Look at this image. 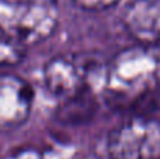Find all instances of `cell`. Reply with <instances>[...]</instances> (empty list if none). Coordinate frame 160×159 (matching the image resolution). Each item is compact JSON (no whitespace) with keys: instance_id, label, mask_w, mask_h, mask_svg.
<instances>
[{"instance_id":"6da1fadb","label":"cell","mask_w":160,"mask_h":159,"mask_svg":"<svg viewBox=\"0 0 160 159\" xmlns=\"http://www.w3.org/2000/svg\"><path fill=\"white\" fill-rule=\"evenodd\" d=\"M102 89L111 101H132L160 86V48L133 45L121 49L104 66Z\"/></svg>"},{"instance_id":"7a4b0ae2","label":"cell","mask_w":160,"mask_h":159,"mask_svg":"<svg viewBox=\"0 0 160 159\" xmlns=\"http://www.w3.org/2000/svg\"><path fill=\"white\" fill-rule=\"evenodd\" d=\"M104 66L91 55H55L44 66V86L59 101L76 100L84 97L94 85H102Z\"/></svg>"},{"instance_id":"3957f363","label":"cell","mask_w":160,"mask_h":159,"mask_svg":"<svg viewBox=\"0 0 160 159\" xmlns=\"http://www.w3.org/2000/svg\"><path fill=\"white\" fill-rule=\"evenodd\" d=\"M56 0L34 3L0 2V31L25 47L45 41L58 27Z\"/></svg>"},{"instance_id":"277c9868","label":"cell","mask_w":160,"mask_h":159,"mask_svg":"<svg viewBox=\"0 0 160 159\" xmlns=\"http://www.w3.org/2000/svg\"><path fill=\"white\" fill-rule=\"evenodd\" d=\"M110 159H160V121L133 117L114 127L107 137Z\"/></svg>"},{"instance_id":"5b68a950","label":"cell","mask_w":160,"mask_h":159,"mask_svg":"<svg viewBox=\"0 0 160 159\" xmlns=\"http://www.w3.org/2000/svg\"><path fill=\"white\" fill-rule=\"evenodd\" d=\"M34 89L16 75H0V132L22 127L34 107Z\"/></svg>"},{"instance_id":"8992f818","label":"cell","mask_w":160,"mask_h":159,"mask_svg":"<svg viewBox=\"0 0 160 159\" xmlns=\"http://www.w3.org/2000/svg\"><path fill=\"white\" fill-rule=\"evenodd\" d=\"M122 20L138 44L160 48V0H131Z\"/></svg>"},{"instance_id":"52a82bcc","label":"cell","mask_w":160,"mask_h":159,"mask_svg":"<svg viewBox=\"0 0 160 159\" xmlns=\"http://www.w3.org/2000/svg\"><path fill=\"white\" fill-rule=\"evenodd\" d=\"M27 54V47L0 31V66L18 65Z\"/></svg>"},{"instance_id":"ba28073f","label":"cell","mask_w":160,"mask_h":159,"mask_svg":"<svg viewBox=\"0 0 160 159\" xmlns=\"http://www.w3.org/2000/svg\"><path fill=\"white\" fill-rule=\"evenodd\" d=\"M79 8L86 11H104L117 6L121 0H72Z\"/></svg>"},{"instance_id":"9c48e42d","label":"cell","mask_w":160,"mask_h":159,"mask_svg":"<svg viewBox=\"0 0 160 159\" xmlns=\"http://www.w3.org/2000/svg\"><path fill=\"white\" fill-rule=\"evenodd\" d=\"M4 3H34V2H41V0H0Z\"/></svg>"}]
</instances>
